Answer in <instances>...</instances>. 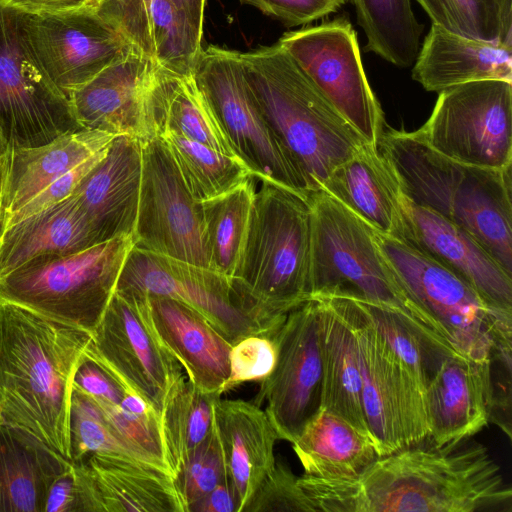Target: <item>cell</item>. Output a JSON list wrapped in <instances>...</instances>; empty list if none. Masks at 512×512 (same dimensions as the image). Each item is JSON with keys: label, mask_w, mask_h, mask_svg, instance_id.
Returning <instances> with one entry per match:
<instances>
[{"label": "cell", "mask_w": 512, "mask_h": 512, "mask_svg": "<svg viewBox=\"0 0 512 512\" xmlns=\"http://www.w3.org/2000/svg\"><path fill=\"white\" fill-rule=\"evenodd\" d=\"M193 78L253 177L308 197L304 176L251 95L240 52L216 45L202 48Z\"/></svg>", "instance_id": "9"}, {"label": "cell", "mask_w": 512, "mask_h": 512, "mask_svg": "<svg viewBox=\"0 0 512 512\" xmlns=\"http://www.w3.org/2000/svg\"><path fill=\"white\" fill-rule=\"evenodd\" d=\"M134 246L211 268L202 203L187 190L159 137L142 142Z\"/></svg>", "instance_id": "15"}, {"label": "cell", "mask_w": 512, "mask_h": 512, "mask_svg": "<svg viewBox=\"0 0 512 512\" xmlns=\"http://www.w3.org/2000/svg\"><path fill=\"white\" fill-rule=\"evenodd\" d=\"M90 339V332L0 299V423L70 461L73 379Z\"/></svg>", "instance_id": "2"}, {"label": "cell", "mask_w": 512, "mask_h": 512, "mask_svg": "<svg viewBox=\"0 0 512 512\" xmlns=\"http://www.w3.org/2000/svg\"><path fill=\"white\" fill-rule=\"evenodd\" d=\"M71 463L26 430L0 423V512H44L52 482Z\"/></svg>", "instance_id": "31"}, {"label": "cell", "mask_w": 512, "mask_h": 512, "mask_svg": "<svg viewBox=\"0 0 512 512\" xmlns=\"http://www.w3.org/2000/svg\"><path fill=\"white\" fill-rule=\"evenodd\" d=\"M344 298L357 332L363 411L378 456L426 440L425 390L394 354L357 302Z\"/></svg>", "instance_id": "13"}, {"label": "cell", "mask_w": 512, "mask_h": 512, "mask_svg": "<svg viewBox=\"0 0 512 512\" xmlns=\"http://www.w3.org/2000/svg\"><path fill=\"white\" fill-rule=\"evenodd\" d=\"M275 330L247 335L232 345L230 375L224 393L245 382L263 380L270 374L277 354Z\"/></svg>", "instance_id": "43"}, {"label": "cell", "mask_w": 512, "mask_h": 512, "mask_svg": "<svg viewBox=\"0 0 512 512\" xmlns=\"http://www.w3.org/2000/svg\"><path fill=\"white\" fill-rule=\"evenodd\" d=\"M219 397L200 390L184 376L170 389L161 411L160 429L165 461L174 478L210 433Z\"/></svg>", "instance_id": "35"}, {"label": "cell", "mask_w": 512, "mask_h": 512, "mask_svg": "<svg viewBox=\"0 0 512 512\" xmlns=\"http://www.w3.org/2000/svg\"><path fill=\"white\" fill-rule=\"evenodd\" d=\"M96 245L87 217L70 195L14 224L0 227V278L43 255L70 254Z\"/></svg>", "instance_id": "30"}, {"label": "cell", "mask_w": 512, "mask_h": 512, "mask_svg": "<svg viewBox=\"0 0 512 512\" xmlns=\"http://www.w3.org/2000/svg\"><path fill=\"white\" fill-rule=\"evenodd\" d=\"M377 147L410 201L470 233L512 275L511 165H465L403 130L383 131Z\"/></svg>", "instance_id": "3"}, {"label": "cell", "mask_w": 512, "mask_h": 512, "mask_svg": "<svg viewBox=\"0 0 512 512\" xmlns=\"http://www.w3.org/2000/svg\"><path fill=\"white\" fill-rule=\"evenodd\" d=\"M275 365L261 380L254 403L264 409L279 439L293 443L321 408L322 362L314 299L289 311L274 332Z\"/></svg>", "instance_id": "17"}, {"label": "cell", "mask_w": 512, "mask_h": 512, "mask_svg": "<svg viewBox=\"0 0 512 512\" xmlns=\"http://www.w3.org/2000/svg\"><path fill=\"white\" fill-rule=\"evenodd\" d=\"M492 397L491 363L445 356L425 388L427 439L444 445L473 437L489 423Z\"/></svg>", "instance_id": "23"}, {"label": "cell", "mask_w": 512, "mask_h": 512, "mask_svg": "<svg viewBox=\"0 0 512 512\" xmlns=\"http://www.w3.org/2000/svg\"><path fill=\"white\" fill-rule=\"evenodd\" d=\"M142 176V142L118 135L73 195L91 226L96 244L133 236Z\"/></svg>", "instance_id": "22"}, {"label": "cell", "mask_w": 512, "mask_h": 512, "mask_svg": "<svg viewBox=\"0 0 512 512\" xmlns=\"http://www.w3.org/2000/svg\"><path fill=\"white\" fill-rule=\"evenodd\" d=\"M184 20L201 37L206 0H170Z\"/></svg>", "instance_id": "51"}, {"label": "cell", "mask_w": 512, "mask_h": 512, "mask_svg": "<svg viewBox=\"0 0 512 512\" xmlns=\"http://www.w3.org/2000/svg\"><path fill=\"white\" fill-rule=\"evenodd\" d=\"M92 398L117 434L131 445L167 465L161 438L160 416L155 411L134 413L119 404Z\"/></svg>", "instance_id": "44"}, {"label": "cell", "mask_w": 512, "mask_h": 512, "mask_svg": "<svg viewBox=\"0 0 512 512\" xmlns=\"http://www.w3.org/2000/svg\"><path fill=\"white\" fill-rule=\"evenodd\" d=\"M319 190L375 231L400 240L403 192L396 173L377 146L365 143L328 175Z\"/></svg>", "instance_id": "27"}, {"label": "cell", "mask_w": 512, "mask_h": 512, "mask_svg": "<svg viewBox=\"0 0 512 512\" xmlns=\"http://www.w3.org/2000/svg\"><path fill=\"white\" fill-rule=\"evenodd\" d=\"M240 503L235 487L228 476L202 500L195 504L190 512H239Z\"/></svg>", "instance_id": "50"}, {"label": "cell", "mask_w": 512, "mask_h": 512, "mask_svg": "<svg viewBox=\"0 0 512 512\" xmlns=\"http://www.w3.org/2000/svg\"><path fill=\"white\" fill-rule=\"evenodd\" d=\"M191 196L199 203L223 195L253 177L238 158L173 132L158 136Z\"/></svg>", "instance_id": "37"}, {"label": "cell", "mask_w": 512, "mask_h": 512, "mask_svg": "<svg viewBox=\"0 0 512 512\" xmlns=\"http://www.w3.org/2000/svg\"><path fill=\"white\" fill-rule=\"evenodd\" d=\"M401 212L399 241L456 274L490 306L512 312V275L470 233L404 194Z\"/></svg>", "instance_id": "19"}, {"label": "cell", "mask_w": 512, "mask_h": 512, "mask_svg": "<svg viewBox=\"0 0 512 512\" xmlns=\"http://www.w3.org/2000/svg\"><path fill=\"white\" fill-rule=\"evenodd\" d=\"M311 206L308 197L271 183L255 192L249 229L232 286L268 328L310 297Z\"/></svg>", "instance_id": "5"}, {"label": "cell", "mask_w": 512, "mask_h": 512, "mask_svg": "<svg viewBox=\"0 0 512 512\" xmlns=\"http://www.w3.org/2000/svg\"><path fill=\"white\" fill-rule=\"evenodd\" d=\"M148 116L153 137L173 132L240 159L193 75L159 67L149 93Z\"/></svg>", "instance_id": "33"}, {"label": "cell", "mask_w": 512, "mask_h": 512, "mask_svg": "<svg viewBox=\"0 0 512 512\" xmlns=\"http://www.w3.org/2000/svg\"><path fill=\"white\" fill-rule=\"evenodd\" d=\"M214 424L242 512L275 465L274 447L279 437L265 410L251 401L217 398Z\"/></svg>", "instance_id": "29"}, {"label": "cell", "mask_w": 512, "mask_h": 512, "mask_svg": "<svg viewBox=\"0 0 512 512\" xmlns=\"http://www.w3.org/2000/svg\"><path fill=\"white\" fill-rule=\"evenodd\" d=\"M108 149L72 168L51 182L31 200H29L24 206H22L11 215L3 218L0 227H6L14 224L32 214L40 212L68 198L73 193L77 185L81 182V180L101 159L104 158Z\"/></svg>", "instance_id": "45"}, {"label": "cell", "mask_w": 512, "mask_h": 512, "mask_svg": "<svg viewBox=\"0 0 512 512\" xmlns=\"http://www.w3.org/2000/svg\"><path fill=\"white\" fill-rule=\"evenodd\" d=\"M73 384L92 397L114 404H120L129 391L86 354L76 369Z\"/></svg>", "instance_id": "47"}, {"label": "cell", "mask_w": 512, "mask_h": 512, "mask_svg": "<svg viewBox=\"0 0 512 512\" xmlns=\"http://www.w3.org/2000/svg\"><path fill=\"white\" fill-rule=\"evenodd\" d=\"M100 0H0V5L25 14L57 15L97 9Z\"/></svg>", "instance_id": "49"}, {"label": "cell", "mask_w": 512, "mask_h": 512, "mask_svg": "<svg viewBox=\"0 0 512 512\" xmlns=\"http://www.w3.org/2000/svg\"><path fill=\"white\" fill-rule=\"evenodd\" d=\"M287 27L306 25L341 8L347 0H240Z\"/></svg>", "instance_id": "46"}, {"label": "cell", "mask_w": 512, "mask_h": 512, "mask_svg": "<svg viewBox=\"0 0 512 512\" xmlns=\"http://www.w3.org/2000/svg\"><path fill=\"white\" fill-rule=\"evenodd\" d=\"M85 354L159 416L170 389L183 377L181 364L151 326L143 295L115 291Z\"/></svg>", "instance_id": "14"}, {"label": "cell", "mask_w": 512, "mask_h": 512, "mask_svg": "<svg viewBox=\"0 0 512 512\" xmlns=\"http://www.w3.org/2000/svg\"><path fill=\"white\" fill-rule=\"evenodd\" d=\"M115 291L180 301L202 314L232 345L247 335L276 329L262 324L243 306L225 275L135 246L126 258Z\"/></svg>", "instance_id": "16"}, {"label": "cell", "mask_w": 512, "mask_h": 512, "mask_svg": "<svg viewBox=\"0 0 512 512\" xmlns=\"http://www.w3.org/2000/svg\"><path fill=\"white\" fill-rule=\"evenodd\" d=\"M433 24L462 36L512 46V0H416Z\"/></svg>", "instance_id": "40"}, {"label": "cell", "mask_w": 512, "mask_h": 512, "mask_svg": "<svg viewBox=\"0 0 512 512\" xmlns=\"http://www.w3.org/2000/svg\"><path fill=\"white\" fill-rule=\"evenodd\" d=\"M411 75L426 91L438 93L474 81L512 82V46L462 36L432 23Z\"/></svg>", "instance_id": "28"}, {"label": "cell", "mask_w": 512, "mask_h": 512, "mask_svg": "<svg viewBox=\"0 0 512 512\" xmlns=\"http://www.w3.org/2000/svg\"><path fill=\"white\" fill-rule=\"evenodd\" d=\"M151 326L200 390L220 395L230 375L232 344L202 314L175 299L143 295Z\"/></svg>", "instance_id": "24"}, {"label": "cell", "mask_w": 512, "mask_h": 512, "mask_svg": "<svg viewBox=\"0 0 512 512\" xmlns=\"http://www.w3.org/2000/svg\"><path fill=\"white\" fill-rule=\"evenodd\" d=\"M8 152V151H7ZM0 155V224L2 222L5 210V200L8 180V155Z\"/></svg>", "instance_id": "52"}, {"label": "cell", "mask_w": 512, "mask_h": 512, "mask_svg": "<svg viewBox=\"0 0 512 512\" xmlns=\"http://www.w3.org/2000/svg\"><path fill=\"white\" fill-rule=\"evenodd\" d=\"M69 444L72 462H79L96 453L144 463L171 473L166 464L117 434L94 399L74 384L70 402Z\"/></svg>", "instance_id": "39"}, {"label": "cell", "mask_w": 512, "mask_h": 512, "mask_svg": "<svg viewBox=\"0 0 512 512\" xmlns=\"http://www.w3.org/2000/svg\"><path fill=\"white\" fill-rule=\"evenodd\" d=\"M44 512H82L73 462L51 484Z\"/></svg>", "instance_id": "48"}, {"label": "cell", "mask_w": 512, "mask_h": 512, "mask_svg": "<svg viewBox=\"0 0 512 512\" xmlns=\"http://www.w3.org/2000/svg\"><path fill=\"white\" fill-rule=\"evenodd\" d=\"M116 136L83 128L37 147L9 150L3 218L72 168L106 151Z\"/></svg>", "instance_id": "32"}, {"label": "cell", "mask_w": 512, "mask_h": 512, "mask_svg": "<svg viewBox=\"0 0 512 512\" xmlns=\"http://www.w3.org/2000/svg\"><path fill=\"white\" fill-rule=\"evenodd\" d=\"M291 444L304 474L319 478L356 477L379 457L369 435L325 408Z\"/></svg>", "instance_id": "34"}, {"label": "cell", "mask_w": 512, "mask_h": 512, "mask_svg": "<svg viewBox=\"0 0 512 512\" xmlns=\"http://www.w3.org/2000/svg\"><path fill=\"white\" fill-rule=\"evenodd\" d=\"M73 467L84 512H185L165 470L96 453Z\"/></svg>", "instance_id": "21"}, {"label": "cell", "mask_w": 512, "mask_h": 512, "mask_svg": "<svg viewBox=\"0 0 512 512\" xmlns=\"http://www.w3.org/2000/svg\"><path fill=\"white\" fill-rule=\"evenodd\" d=\"M158 68L135 49L105 68L68 97L79 125L141 142L154 138L148 100Z\"/></svg>", "instance_id": "20"}, {"label": "cell", "mask_w": 512, "mask_h": 512, "mask_svg": "<svg viewBox=\"0 0 512 512\" xmlns=\"http://www.w3.org/2000/svg\"><path fill=\"white\" fill-rule=\"evenodd\" d=\"M308 201L311 206L309 299L317 296L361 299L400 310L432 329L398 287L377 246L375 230L322 190L310 192Z\"/></svg>", "instance_id": "7"}, {"label": "cell", "mask_w": 512, "mask_h": 512, "mask_svg": "<svg viewBox=\"0 0 512 512\" xmlns=\"http://www.w3.org/2000/svg\"><path fill=\"white\" fill-rule=\"evenodd\" d=\"M6 152L0 146V155L5 154Z\"/></svg>", "instance_id": "53"}, {"label": "cell", "mask_w": 512, "mask_h": 512, "mask_svg": "<svg viewBox=\"0 0 512 512\" xmlns=\"http://www.w3.org/2000/svg\"><path fill=\"white\" fill-rule=\"evenodd\" d=\"M394 280L429 326L459 354L491 363L494 335L512 329V312L490 306L456 274L402 241L375 231Z\"/></svg>", "instance_id": "8"}, {"label": "cell", "mask_w": 512, "mask_h": 512, "mask_svg": "<svg viewBox=\"0 0 512 512\" xmlns=\"http://www.w3.org/2000/svg\"><path fill=\"white\" fill-rule=\"evenodd\" d=\"M20 15L36 59L67 97L134 50L97 9L57 15L20 12Z\"/></svg>", "instance_id": "18"}, {"label": "cell", "mask_w": 512, "mask_h": 512, "mask_svg": "<svg viewBox=\"0 0 512 512\" xmlns=\"http://www.w3.org/2000/svg\"><path fill=\"white\" fill-rule=\"evenodd\" d=\"M97 11L160 68L193 75L202 38L170 0H100Z\"/></svg>", "instance_id": "25"}, {"label": "cell", "mask_w": 512, "mask_h": 512, "mask_svg": "<svg viewBox=\"0 0 512 512\" xmlns=\"http://www.w3.org/2000/svg\"><path fill=\"white\" fill-rule=\"evenodd\" d=\"M254 177L233 190L202 202L211 269L232 280L249 229L255 196Z\"/></svg>", "instance_id": "38"}, {"label": "cell", "mask_w": 512, "mask_h": 512, "mask_svg": "<svg viewBox=\"0 0 512 512\" xmlns=\"http://www.w3.org/2000/svg\"><path fill=\"white\" fill-rule=\"evenodd\" d=\"M349 1L366 37L364 51L398 68L413 65L424 27L415 17L411 0Z\"/></svg>", "instance_id": "36"}, {"label": "cell", "mask_w": 512, "mask_h": 512, "mask_svg": "<svg viewBox=\"0 0 512 512\" xmlns=\"http://www.w3.org/2000/svg\"><path fill=\"white\" fill-rule=\"evenodd\" d=\"M133 247V236L122 235L79 252L39 256L0 278V299L91 333Z\"/></svg>", "instance_id": "6"}, {"label": "cell", "mask_w": 512, "mask_h": 512, "mask_svg": "<svg viewBox=\"0 0 512 512\" xmlns=\"http://www.w3.org/2000/svg\"><path fill=\"white\" fill-rule=\"evenodd\" d=\"M363 139L377 146L384 114L363 68L357 33L342 15L277 42Z\"/></svg>", "instance_id": "12"}, {"label": "cell", "mask_w": 512, "mask_h": 512, "mask_svg": "<svg viewBox=\"0 0 512 512\" xmlns=\"http://www.w3.org/2000/svg\"><path fill=\"white\" fill-rule=\"evenodd\" d=\"M414 135L462 164L503 169L512 164V82L481 80L439 92Z\"/></svg>", "instance_id": "11"}, {"label": "cell", "mask_w": 512, "mask_h": 512, "mask_svg": "<svg viewBox=\"0 0 512 512\" xmlns=\"http://www.w3.org/2000/svg\"><path fill=\"white\" fill-rule=\"evenodd\" d=\"M245 81L261 113L290 153L310 192L365 143L278 44L241 53Z\"/></svg>", "instance_id": "4"}, {"label": "cell", "mask_w": 512, "mask_h": 512, "mask_svg": "<svg viewBox=\"0 0 512 512\" xmlns=\"http://www.w3.org/2000/svg\"><path fill=\"white\" fill-rule=\"evenodd\" d=\"M310 299L315 300L318 316L323 375L321 408L370 436L362 404L358 338L348 303L342 296Z\"/></svg>", "instance_id": "26"}, {"label": "cell", "mask_w": 512, "mask_h": 512, "mask_svg": "<svg viewBox=\"0 0 512 512\" xmlns=\"http://www.w3.org/2000/svg\"><path fill=\"white\" fill-rule=\"evenodd\" d=\"M298 477L287 464L276 460L242 512H318Z\"/></svg>", "instance_id": "42"}, {"label": "cell", "mask_w": 512, "mask_h": 512, "mask_svg": "<svg viewBox=\"0 0 512 512\" xmlns=\"http://www.w3.org/2000/svg\"><path fill=\"white\" fill-rule=\"evenodd\" d=\"M83 129L32 52L20 12L0 5V146L31 148Z\"/></svg>", "instance_id": "10"}, {"label": "cell", "mask_w": 512, "mask_h": 512, "mask_svg": "<svg viewBox=\"0 0 512 512\" xmlns=\"http://www.w3.org/2000/svg\"><path fill=\"white\" fill-rule=\"evenodd\" d=\"M300 486L318 512H511L512 491L487 448L471 438L425 440L378 457L360 475Z\"/></svg>", "instance_id": "1"}, {"label": "cell", "mask_w": 512, "mask_h": 512, "mask_svg": "<svg viewBox=\"0 0 512 512\" xmlns=\"http://www.w3.org/2000/svg\"><path fill=\"white\" fill-rule=\"evenodd\" d=\"M227 475L218 433L213 427L175 476L185 512L206 497Z\"/></svg>", "instance_id": "41"}]
</instances>
